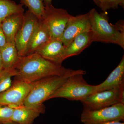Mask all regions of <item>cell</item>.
<instances>
[{"instance_id":"12","label":"cell","mask_w":124,"mask_h":124,"mask_svg":"<svg viewBox=\"0 0 124 124\" xmlns=\"http://www.w3.org/2000/svg\"><path fill=\"white\" fill-rule=\"evenodd\" d=\"M124 85V55L116 68L100 84L95 85L94 93L119 88Z\"/></svg>"},{"instance_id":"7","label":"cell","mask_w":124,"mask_h":124,"mask_svg":"<svg viewBox=\"0 0 124 124\" xmlns=\"http://www.w3.org/2000/svg\"><path fill=\"white\" fill-rule=\"evenodd\" d=\"M124 120V104L121 103L96 110L84 109L81 116V121L84 124H102Z\"/></svg>"},{"instance_id":"11","label":"cell","mask_w":124,"mask_h":124,"mask_svg":"<svg viewBox=\"0 0 124 124\" xmlns=\"http://www.w3.org/2000/svg\"><path fill=\"white\" fill-rule=\"evenodd\" d=\"M65 47L59 39H53L38 49L35 53L46 60L62 65L65 60Z\"/></svg>"},{"instance_id":"9","label":"cell","mask_w":124,"mask_h":124,"mask_svg":"<svg viewBox=\"0 0 124 124\" xmlns=\"http://www.w3.org/2000/svg\"><path fill=\"white\" fill-rule=\"evenodd\" d=\"M31 88L29 83L14 79L8 89L0 93V106H8L14 109L23 104Z\"/></svg>"},{"instance_id":"22","label":"cell","mask_w":124,"mask_h":124,"mask_svg":"<svg viewBox=\"0 0 124 124\" xmlns=\"http://www.w3.org/2000/svg\"><path fill=\"white\" fill-rule=\"evenodd\" d=\"M119 5L124 7V0H102L99 7L106 11L111 8H117Z\"/></svg>"},{"instance_id":"20","label":"cell","mask_w":124,"mask_h":124,"mask_svg":"<svg viewBox=\"0 0 124 124\" xmlns=\"http://www.w3.org/2000/svg\"><path fill=\"white\" fill-rule=\"evenodd\" d=\"M16 75L15 69L6 70L3 69L0 70V93L9 88L12 84L11 78Z\"/></svg>"},{"instance_id":"3","label":"cell","mask_w":124,"mask_h":124,"mask_svg":"<svg viewBox=\"0 0 124 124\" xmlns=\"http://www.w3.org/2000/svg\"><path fill=\"white\" fill-rule=\"evenodd\" d=\"M93 32V42L112 43L124 49V31L117 24H111L106 15L93 8L88 13Z\"/></svg>"},{"instance_id":"14","label":"cell","mask_w":124,"mask_h":124,"mask_svg":"<svg viewBox=\"0 0 124 124\" xmlns=\"http://www.w3.org/2000/svg\"><path fill=\"white\" fill-rule=\"evenodd\" d=\"M23 13L11 15L1 23V27L7 42L15 41L16 34L23 24Z\"/></svg>"},{"instance_id":"19","label":"cell","mask_w":124,"mask_h":124,"mask_svg":"<svg viewBox=\"0 0 124 124\" xmlns=\"http://www.w3.org/2000/svg\"><path fill=\"white\" fill-rule=\"evenodd\" d=\"M20 4L28 7L29 11L40 20L45 11L43 0H20Z\"/></svg>"},{"instance_id":"4","label":"cell","mask_w":124,"mask_h":124,"mask_svg":"<svg viewBox=\"0 0 124 124\" xmlns=\"http://www.w3.org/2000/svg\"><path fill=\"white\" fill-rule=\"evenodd\" d=\"M86 71L79 69L49 98H64L71 101H81L94 93L95 85L89 84L83 78Z\"/></svg>"},{"instance_id":"29","label":"cell","mask_w":124,"mask_h":124,"mask_svg":"<svg viewBox=\"0 0 124 124\" xmlns=\"http://www.w3.org/2000/svg\"></svg>"},{"instance_id":"17","label":"cell","mask_w":124,"mask_h":124,"mask_svg":"<svg viewBox=\"0 0 124 124\" xmlns=\"http://www.w3.org/2000/svg\"><path fill=\"white\" fill-rule=\"evenodd\" d=\"M40 114L37 110L22 104L14 108L11 120L19 124H32Z\"/></svg>"},{"instance_id":"10","label":"cell","mask_w":124,"mask_h":124,"mask_svg":"<svg viewBox=\"0 0 124 124\" xmlns=\"http://www.w3.org/2000/svg\"><path fill=\"white\" fill-rule=\"evenodd\" d=\"M90 31L91 24L88 13L75 16L71 15L59 39L66 47L78 35Z\"/></svg>"},{"instance_id":"21","label":"cell","mask_w":124,"mask_h":124,"mask_svg":"<svg viewBox=\"0 0 124 124\" xmlns=\"http://www.w3.org/2000/svg\"><path fill=\"white\" fill-rule=\"evenodd\" d=\"M13 108L7 106H0V124L11 121Z\"/></svg>"},{"instance_id":"15","label":"cell","mask_w":124,"mask_h":124,"mask_svg":"<svg viewBox=\"0 0 124 124\" xmlns=\"http://www.w3.org/2000/svg\"><path fill=\"white\" fill-rule=\"evenodd\" d=\"M51 40L48 29L41 21L39 20L38 26L28 47L26 55L35 53L38 49Z\"/></svg>"},{"instance_id":"8","label":"cell","mask_w":124,"mask_h":124,"mask_svg":"<svg viewBox=\"0 0 124 124\" xmlns=\"http://www.w3.org/2000/svg\"><path fill=\"white\" fill-rule=\"evenodd\" d=\"M39 20L29 10L24 13L23 24L15 39L19 57L26 56L28 47L38 26Z\"/></svg>"},{"instance_id":"6","label":"cell","mask_w":124,"mask_h":124,"mask_svg":"<svg viewBox=\"0 0 124 124\" xmlns=\"http://www.w3.org/2000/svg\"><path fill=\"white\" fill-rule=\"evenodd\" d=\"M84 109L96 110L121 103L124 104V85L119 88L96 92L81 101Z\"/></svg>"},{"instance_id":"18","label":"cell","mask_w":124,"mask_h":124,"mask_svg":"<svg viewBox=\"0 0 124 124\" xmlns=\"http://www.w3.org/2000/svg\"><path fill=\"white\" fill-rule=\"evenodd\" d=\"M24 11L21 4H17L13 0H0V23L10 15Z\"/></svg>"},{"instance_id":"13","label":"cell","mask_w":124,"mask_h":124,"mask_svg":"<svg viewBox=\"0 0 124 124\" xmlns=\"http://www.w3.org/2000/svg\"><path fill=\"white\" fill-rule=\"evenodd\" d=\"M93 42V34L91 31L78 35L68 46L65 47L64 59L80 54Z\"/></svg>"},{"instance_id":"26","label":"cell","mask_w":124,"mask_h":124,"mask_svg":"<svg viewBox=\"0 0 124 124\" xmlns=\"http://www.w3.org/2000/svg\"><path fill=\"white\" fill-rule=\"evenodd\" d=\"M44 5L48 4H51V1L53 0H43Z\"/></svg>"},{"instance_id":"2","label":"cell","mask_w":124,"mask_h":124,"mask_svg":"<svg viewBox=\"0 0 124 124\" xmlns=\"http://www.w3.org/2000/svg\"><path fill=\"white\" fill-rule=\"evenodd\" d=\"M78 70L70 69L64 75L48 77L30 83L31 90L23 105L37 110L40 114L44 113L45 108L43 103L48 100L49 98L67 78Z\"/></svg>"},{"instance_id":"25","label":"cell","mask_w":124,"mask_h":124,"mask_svg":"<svg viewBox=\"0 0 124 124\" xmlns=\"http://www.w3.org/2000/svg\"><path fill=\"white\" fill-rule=\"evenodd\" d=\"M97 6L100 7L102 0H93Z\"/></svg>"},{"instance_id":"5","label":"cell","mask_w":124,"mask_h":124,"mask_svg":"<svg viewBox=\"0 0 124 124\" xmlns=\"http://www.w3.org/2000/svg\"><path fill=\"white\" fill-rule=\"evenodd\" d=\"M71 16L66 10L55 8L51 3L45 5L40 20L48 31L51 39H59Z\"/></svg>"},{"instance_id":"27","label":"cell","mask_w":124,"mask_h":124,"mask_svg":"<svg viewBox=\"0 0 124 124\" xmlns=\"http://www.w3.org/2000/svg\"><path fill=\"white\" fill-rule=\"evenodd\" d=\"M19 124L17 122H15V121H9L6 123H4V124Z\"/></svg>"},{"instance_id":"28","label":"cell","mask_w":124,"mask_h":124,"mask_svg":"<svg viewBox=\"0 0 124 124\" xmlns=\"http://www.w3.org/2000/svg\"><path fill=\"white\" fill-rule=\"evenodd\" d=\"M2 68V58H1V54L0 52V69Z\"/></svg>"},{"instance_id":"24","label":"cell","mask_w":124,"mask_h":124,"mask_svg":"<svg viewBox=\"0 0 124 124\" xmlns=\"http://www.w3.org/2000/svg\"><path fill=\"white\" fill-rule=\"evenodd\" d=\"M124 124V122H121V121H116L107 122V123H104V124Z\"/></svg>"},{"instance_id":"1","label":"cell","mask_w":124,"mask_h":124,"mask_svg":"<svg viewBox=\"0 0 124 124\" xmlns=\"http://www.w3.org/2000/svg\"><path fill=\"white\" fill-rule=\"evenodd\" d=\"M14 79L30 83L52 76H63L70 69H67L33 53L19 57L15 67Z\"/></svg>"},{"instance_id":"16","label":"cell","mask_w":124,"mask_h":124,"mask_svg":"<svg viewBox=\"0 0 124 124\" xmlns=\"http://www.w3.org/2000/svg\"><path fill=\"white\" fill-rule=\"evenodd\" d=\"M2 63V68L13 70L19 57L15 41L7 42L4 46L0 47Z\"/></svg>"},{"instance_id":"23","label":"cell","mask_w":124,"mask_h":124,"mask_svg":"<svg viewBox=\"0 0 124 124\" xmlns=\"http://www.w3.org/2000/svg\"><path fill=\"white\" fill-rule=\"evenodd\" d=\"M6 43V38L1 27V23H0V47L4 46Z\"/></svg>"}]
</instances>
